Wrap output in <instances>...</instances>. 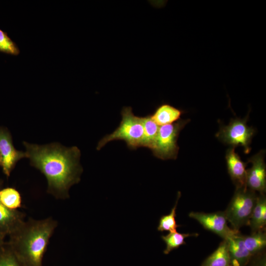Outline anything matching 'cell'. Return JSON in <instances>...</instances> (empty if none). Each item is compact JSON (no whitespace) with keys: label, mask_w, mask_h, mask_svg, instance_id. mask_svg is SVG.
<instances>
[{"label":"cell","mask_w":266,"mask_h":266,"mask_svg":"<svg viewBox=\"0 0 266 266\" xmlns=\"http://www.w3.org/2000/svg\"><path fill=\"white\" fill-rule=\"evenodd\" d=\"M58 225L51 217L25 220L7 241L22 266H42L50 239Z\"/></svg>","instance_id":"7a4b0ae2"},{"label":"cell","mask_w":266,"mask_h":266,"mask_svg":"<svg viewBox=\"0 0 266 266\" xmlns=\"http://www.w3.org/2000/svg\"><path fill=\"white\" fill-rule=\"evenodd\" d=\"M5 236L1 233H0V246L3 244L5 241H4V238Z\"/></svg>","instance_id":"603a6c76"},{"label":"cell","mask_w":266,"mask_h":266,"mask_svg":"<svg viewBox=\"0 0 266 266\" xmlns=\"http://www.w3.org/2000/svg\"><path fill=\"white\" fill-rule=\"evenodd\" d=\"M257 197L255 192L247 187L236 188L224 211L232 229L239 232L243 226L248 225Z\"/></svg>","instance_id":"277c9868"},{"label":"cell","mask_w":266,"mask_h":266,"mask_svg":"<svg viewBox=\"0 0 266 266\" xmlns=\"http://www.w3.org/2000/svg\"><path fill=\"white\" fill-rule=\"evenodd\" d=\"M244 245L251 255L264 249L266 245V235L264 231L254 232L251 235L243 236Z\"/></svg>","instance_id":"e0dca14e"},{"label":"cell","mask_w":266,"mask_h":266,"mask_svg":"<svg viewBox=\"0 0 266 266\" xmlns=\"http://www.w3.org/2000/svg\"><path fill=\"white\" fill-rule=\"evenodd\" d=\"M189 216L199 222L204 229L213 232L224 239H227L239 233V232L235 231L229 227L224 211L209 213L191 212L189 213Z\"/></svg>","instance_id":"52a82bcc"},{"label":"cell","mask_w":266,"mask_h":266,"mask_svg":"<svg viewBox=\"0 0 266 266\" xmlns=\"http://www.w3.org/2000/svg\"><path fill=\"white\" fill-rule=\"evenodd\" d=\"M189 121V119H180L172 124L160 126L152 150L154 156L163 160L176 159L179 150L177 141L179 133Z\"/></svg>","instance_id":"5b68a950"},{"label":"cell","mask_w":266,"mask_h":266,"mask_svg":"<svg viewBox=\"0 0 266 266\" xmlns=\"http://www.w3.org/2000/svg\"><path fill=\"white\" fill-rule=\"evenodd\" d=\"M257 266H266L265 260H262Z\"/></svg>","instance_id":"cb8c5ba5"},{"label":"cell","mask_w":266,"mask_h":266,"mask_svg":"<svg viewBox=\"0 0 266 266\" xmlns=\"http://www.w3.org/2000/svg\"><path fill=\"white\" fill-rule=\"evenodd\" d=\"M0 166L7 177L15 167L17 163L26 157L25 152L18 151L14 147L10 133L5 128L0 127Z\"/></svg>","instance_id":"ba28073f"},{"label":"cell","mask_w":266,"mask_h":266,"mask_svg":"<svg viewBox=\"0 0 266 266\" xmlns=\"http://www.w3.org/2000/svg\"><path fill=\"white\" fill-rule=\"evenodd\" d=\"M265 206H266V199L263 194L261 197H257L248 225L250 226L253 233L263 231L261 230V220L263 209Z\"/></svg>","instance_id":"ffe728a7"},{"label":"cell","mask_w":266,"mask_h":266,"mask_svg":"<svg viewBox=\"0 0 266 266\" xmlns=\"http://www.w3.org/2000/svg\"><path fill=\"white\" fill-rule=\"evenodd\" d=\"M201 266H231L226 239H224L217 249L204 260Z\"/></svg>","instance_id":"5bb4252c"},{"label":"cell","mask_w":266,"mask_h":266,"mask_svg":"<svg viewBox=\"0 0 266 266\" xmlns=\"http://www.w3.org/2000/svg\"><path fill=\"white\" fill-rule=\"evenodd\" d=\"M226 240L231 266H245L252 255L244 245L243 236L238 233Z\"/></svg>","instance_id":"8fae6325"},{"label":"cell","mask_w":266,"mask_h":266,"mask_svg":"<svg viewBox=\"0 0 266 266\" xmlns=\"http://www.w3.org/2000/svg\"><path fill=\"white\" fill-rule=\"evenodd\" d=\"M0 185H1V183H0Z\"/></svg>","instance_id":"484cf974"},{"label":"cell","mask_w":266,"mask_h":266,"mask_svg":"<svg viewBox=\"0 0 266 266\" xmlns=\"http://www.w3.org/2000/svg\"><path fill=\"white\" fill-rule=\"evenodd\" d=\"M30 164L45 176L47 192L57 199L69 197L70 187L80 180L82 168L79 164L80 150L53 143L39 145L24 142Z\"/></svg>","instance_id":"6da1fadb"},{"label":"cell","mask_w":266,"mask_h":266,"mask_svg":"<svg viewBox=\"0 0 266 266\" xmlns=\"http://www.w3.org/2000/svg\"><path fill=\"white\" fill-rule=\"evenodd\" d=\"M183 112L182 110L165 103L158 106L150 116L157 125L161 126L178 121Z\"/></svg>","instance_id":"4fadbf2b"},{"label":"cell","mask_w":266,"mask_h":266,"mask_svg":"<svg viewBox=\"0 0 266 266\" xmlns=\"http://www.w3.org/2000/svg\"><path fill=\"white\" fill-rule=\"evenodd\" d=\"M25 214L10 209L0 202V233L5 236L14 232L25 220Z\"/></svg>","instance_id":"7c38bea8"},{"label":"cell","mask_w":266,"mask_h":266,"mask_svg":"<svg viewBox=\"0 0 266 266\" xmlns=\"http://www.w3.org/2000/svg\"><path fill=\"white\" fill-rule=\"evenodd\" d=\"M264 150H261L248 160L252 166L246 170V187L263 194L266 189V168Z\"/></svg>","instance_id":"9c48e42d"},{"label":"cell","mask_w":266,"mask_h":266,"mask_svg":"<svg viewBox=\"0 0 266 266\" xmlns=\"http://www.w3.org/2000/svg\"><path fill=\"white\" fill-rule=\"evenodd\" d=\"M143 135L142 147L151 150L154 147L159 127L151 119L150 115L142 117Z\"/></svg>","instance_id":"9a60e30c"},{"label":"cell","mask_w":266,"mask_h":266,"mask_svg":"<svg viewBox=\"0 0 266 266\" xmlns=\"http://www.w3.org/2000/svg\"><path fill=\"white\" fill-rule=\"evenodd\" d=\"M181 193H178L177 198L174 206L172 208L170 213L167 215L162 216L159 222L157 230L160 232L168 231L170 233L176 232L178 227H180L176 221V210L180 197Z\"/></svg>","instance_id":"d6986e66"},{"label":"cell","mask_w":266,"mask_h":266,"mask_svg":"<svg viewBox=\"0 0 266 266\" xmlns=\"http://www.w3.org/2000/svg\"><path fill=\"white\" fill-rule=\"evenodd\" d=\"M197 235H198L197 233H180L177 231L169 233L165 235H162L161 238L166 244V248L164 251V253L165 254H169L171 251L185 244L186 242L184 240L186 238Z\"/></svg>","instance_id":"ac0fdd59"},{"label":"cell","mask_w":266,"mask_h":266,"mask_svg":"<svg viewBox=\"0 0 266 266\" xmlns=\"http://www.w3.org/2000/svg\"><path fill=\"white\" fill-rule=\"evenodd\" d=\"M235 147H231L226 153L228 173L236 188L246 187V165L235 152Z\"/></svg>","instance_id":"30bf717a"},{"label":"cell","mask_w":266,"mask_h":266,"mask_svg":"<svg viewBox=\"0 0 266 266\" xmlns=\"http://www.w3.org/2000/svg\"><path fill=\"white\" fill-rule=\"evenodd\" d=\"M121 114L122 119L119 126L112 133L104 136L99 141L97 150H100L108 142L114 140L124 141L131 149L142 147L143 135L142 117L134 115L130 106L124 107Z\"/></svg>","instance_id":"3957f363"},{"label":"cell","mask_w":266,"mask_h":266,"mask_svg":"<svg viewBox=\"0 0 266 266\" xmlns=\"http://www.w3.org/2000/svg\"><path fill=\"white\" fill-rule=\"evenodd\" d=\"M0 202L11 210H18L22 206V197L19 192L12 187L0 189Z\"/></svg>","instance_id":"2e32d148"},{"label":"cell","mask_w":266,"mask_h":266,"mask_svg":"<svg viewBox=\"0 0 266 266\" xmlns=\"http://www.w3.org/2000/svg\"><path fill=\"white\" fill-rule=\"evenodd\" d=\"M0 266H22L7 242L0 246Z\"/></svg>","instance_id":"44dd1931"},{"label":"cell","mask_w":266,"mask_h":266,"mask_svg":"<svg viewBox=\"0 0 266 266\" xmlns=\"http://www.w3.org/2000/svg\"><path fill=\"white\" fill-rule=\"evenodd\" d=\"M248 116L240 119H231L229 124L222 126L216 136L224 143L235 147L241 146L246 154L250 151V145L255 133V130L247 124Z\"/></svg>","instance_id":"8992f818"},{"label":"cell","mask_w":266,"mask_h":266,"mask_svg":"<svg viewBox=\"0 0 266 266\" xmlns=\"http://www.w3.org/2000/svg\"><path fill=\"white\" fill-rule=\"evenodd\" d=\"M0 52L12 55H18L20 50L16 44L8 35L6 32L0 29Z\"/></svg>","instance_id":"7402d4cb"},{"label":"cell","mask_w":266,"mask_h":266,"mask_svg":"<svg viewBox=\"0 0 266 266\" xmlns=\"http://www.w3.org/2000/svg\"><path fill=\"white\" fill-rule=\"evenodd\" d=\"M0 163H1V159H0Z\"/></svg>","instance_id":"d4e9b609"}]
</instances>
